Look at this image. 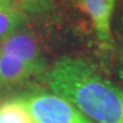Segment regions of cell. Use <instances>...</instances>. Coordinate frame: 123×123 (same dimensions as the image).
<instances>
[{
    "label": "cell",
    "instance_id": "obj_1",
    "mask_svg": "<svg viewBox=\"0 0 123 123\" xmlns=\"http://www.w3.org/2000/svg\"><path fill=\"white\" fill-rule=\"evenodd\" d=\"M49 90L96 123H123V90L83 58L63 56L42 74Z\"/></svg>",
    "mask_w": 123,
    "mask_h": 123
},
{
    "label": "cell",
    "instance_id": "obj_2",
    "mask_svg": "<svg viewBox=\"0 0 123 123\" xmlns=\"http://www.w3.org/2000/svg\"><path fill=\"white\" fill-rule=\"evenodd\" d=\"M34 123H96L63 97L47 90H33L16 97Z\"/></svg>",
    "mask_w": 123,
    "mask_h": 123
},
{
    "label": "cell",
    "instance_id": "obj_3",
    "mask_svg": "<svg viewBox=\"0 0 123 123\" xmlns=\"http://www.w3.org/2000/svg\"><path fill=\"white\" fill-rule=\"evenodd\" d=\"M89 17L97 40L104 49H112L113 37L111 19L117 0H72Z\"/></svg>",
    "mask_w": 123,
    "mask_h": 123
},
{
    "label": "cell",
    "instance_id": "obj_4",
    "mask_svg": "<svg viewBox=\"0 0 123 123\" xmlns=\"http://www.w3.org/2000/svg\"><path fill=\"white\" fill-rule=\"evenodd\" d=\"M0 54L12 55L23 61L46 65L42 48L37 35L24 26L0 40Z\"/></svg>",
    "mask_w": 123,
    "mask_h": 123
},
{
    "label": "cell",
    "instance_id": "obj_5",
    "mask_svg": "<svg viewBox=\"0 0 123 123\" xmlns=\"http://www.w3.org/2000/svg\"><path fill=\"white\" fill-rule=\"evenodd\" d=\"M47 70L46 65L23 61L12 55L0 54V82L1 88L13 87L29 79L42 75Z\"/></svg>",
    "mask_w": 123,
    "mask_h": 123
},
{
    "label": "cell",
    "instance_id": "obj_6",
    "mask_svg": "<svg viewBox=\"0 0 123 123\" xmlns=\"http://www.w3.org/2000/svg\"><path fill=\"white\" fill-rule=\"evenodd\" d=\"M25 23L26 14L19 8L17 4L0 6V40L24 26Z\"/></svg>",
    "mask_w": 123,
    "mask_h": 123
},
{
    "label": "cell",
    "instance_id": "obj_7",
    "mask_svg": "<svg viewBox=\"0 0 123 123\" xmlns=\"http://www.w3.org/2000/svg\"><path fill=\"white\" fill-rule=\"evenodd\" d=\"M0 123H34L22 101L12 98L0 103Z\"/></svg>",
    "mask_w": 123,
    "mask_h": 123
},
{
    "label": "cell",
    "instance_id": "obj_8",
    "mask_svg": "<svg viewBox=\"0 0 123 123\" xmlns=\"http://www.w3.org/2000/svg\"><path fill=\"white\" fill-rule=\"evenodd\" d=\"M19 8L25 13H41L49 8L51 0H16Z\"/></svg>",
    "mask_w": 123,
    "mask_h": 123
},
{
    "label": "cell",
    "instance_id": "obj_9",
    "mask_svg": "<svg viewBox=\"0 0 123 123\" xmlns=\"http://www.w3.org/2000/svg\"><path fill=\"white\" fill-rule=\"evenodd\" d=\"M116 73H117L119 79L123 83V50L119 55V59H117V64H116Z\"/></svg>",
    "mask_w": 123,
    "mask_h": 123
},
{
    "label": "cell",
    "instance_id": "obj_10",
    "mask_svg": "<svg viewBox=\"0 0 123 123\" xmlns=\"http://www.w3.org/2000/svg\"><path fill=\"white\" fill-rule=\"evenodd\" d=\"M15 4H17L16 0H0V6H9Z\"/></svg>",
    "mask_w": 123,
    "mask_h": 123
},
{
    "label": "cell",
    "instance_id": "obj_11",
    "mask_svg": "<svg viewBox=\"0 0 123 123\" xmlns=\"http://www.w3.org/2000/svg\"><path fill=\"white\" fill-rule=\"evenodd\" d=\"M0 89H1V82H0Z\"/></svg>",
    "mask_w": 123,
    "mask_h": 123
}]
</instances>
